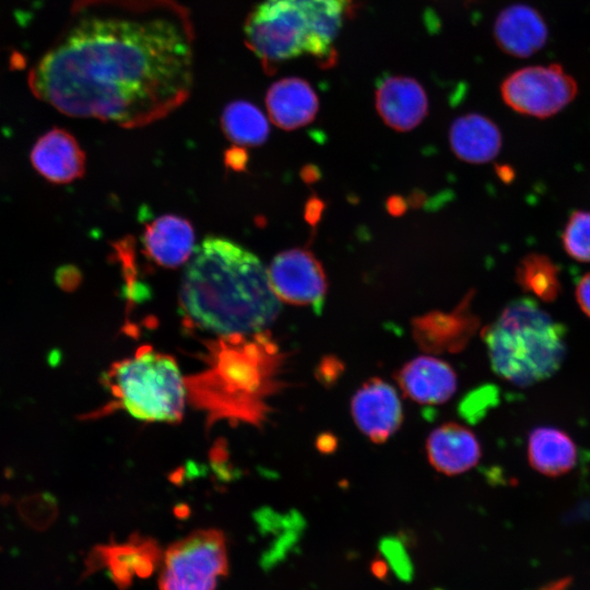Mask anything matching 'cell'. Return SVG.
I'll return each instance as SVG.
<instances>
[{
    "mask_svg": "<svg viewBox=\"0 0 590 590\" xmlns=\"http://www.w3.org/2000/svg\"><path fill=\"white\" fill-rule=\"evenodd\" d=\"M494 37L503 51L526 58L546 44L548 32L539 11L519 3L506 8L498 14L494 25Z\"/></svg>",
    "mask_w": 590,
    "mask_h": 590,
    "instance_id": "15",
    "label": "cell"
},
{
    "mask_svg": "<svg viewBox=\"0 0 590 590\" xmlns=\"http://www.w3.org/2000/svg\"><path fill=\"white\" fill-rule=\"evenodd\" d=\"M397 381L411 400L421 404H441L457 390V375L451 366L433 356H418L404 364Z\"/></svg>",
    "mask_w": 590,
    "mask_h": 590,
    "instance_id": "14",
    "label": "cell"
},
{
    "mask_svg": "<svg viewBox=\"0 0 590 590\" xmlns=\"http://www.w3.org/2000/svg\"><path fill=\"white\" fill-rule=\"evenodd\" d=\"M248 162L247 152L240 148H233L225 154V163L234 170H244Z\"/></svg>",
    "mask_w": 590,
    "mask_h": 590,
    "instance_id": "26",
    "label": "cell"
},
{
    "mask_svg": "<svg viewBox=\"0 0 590 590\" xmlns=\"http://www.w3.org/2000/svg\"><path fill=\"white\" fill-rule=\"evenodd\" d=\"M85 153L67 130L54 128L33 145L31 163L34 169L51 184H69L85 172Z\"/></svg>",
    "mask_w": 590,
    "mask_h": 590,
    "instance_id": "12",
    "label": "cell"
},
{
    "mask_svg": "<svg viewBox=\"0 0 590 590\" xmlns=\"http://www.w3.org/2000/svg\"><path fill=\"white\" fill-rule=\"evenodd\" d=\"M141 240L144 253L155 264L167 269L188 262L196 247L193 226L175 214L158 216L146 224Z\"/></svg>",
    "mask_w": 590,
    "mask_h": 590,
    "instance_id": "13",
    "label": "cell"
},
{
    "mask_svg": "<svg viewBox=\"0 0 590 590\" xmlns=\"http://www.w3.org/2000/svg\"><path fill=\"white\" fill-rule=\"evenodd\" d=\"M563 243L570 257L578 261L590 262V212L573 213L565 227Z\"/></svg>",
    "mask_w": 590,
    "mask_h": 590,
    "instance_id": "22",
    "label": "cell"
},
{
    "mask_svg": "<svg viewBox=\"0 0 590 590\" xmlns=\"http://www.w3.org/2000/svg\"><path fill=\"white\" fill-rule=\"evenodd\" d=\"M449 139L453 153L473 164L491 161L502 146L499 129L491 119L480 114L457 118L450 127Z\"/></svg>",
    "mask_w": 590,
    "mask_h": 590,
    "instance_id": "18",
    "label": "cell"
},
{
    "mask_svg": "<svg viewBox=\"0 0 590 590\" xmlns=\"http://www.w3.org/2000/svg\"><path fill=\"white\" fill-rule=\"evenodd\" d=\"M160 590H214L228 570L224 534L197 530L174 542L162 558Z\"/></svg>",
    "mask_w": 590,
    "mask_h": 590,
    "instance_id": "7",
    "label": "cell"
},
{
    "mask_svg": "<svg viewBox=\"0 0 590 590\" xmlns=\"http://www.w3.org/2000/svg\"><path fill=\"white\" fill-rule=\"evenodd\" d=\"M205 346L203 369L185 378L188 401L205 413L209 423L259 424L276 387L275 343L263 331L215 337Z\"/></svg>",
    "mask_w": 590,
    "mask_h": 590,
    "instance_id": "3",
    "label": "cell"
},
{
    "mask_svg": "<svg viewBox=\"0 0 590 590\" xmlns=\"http://www.w3.org/2000/svg\"><path fill=\"white\" fill-rule=\"evenodd\" d=\"M269 280L281 302L322 307L327 280L323 268L308 250L294 248L276 255L270 263Z\"/></svg>",
    "mask_w": 590,
    "mask_h": 590,
    "instance_id": "9",
    "label": "cell"
},
{
    "mask_svg": "<svg viewBox=\"0 0 590 590\" xmlns=\"http://www.w3.org/2000/svg\"><path fill=\"white\" fill-rule=\"evenodd\" d=\"M520 286L545 302L554 300L560 291L558 270L546 257L531 253L524 257L517 269Z\"/></svg>",
    "mask_w": 590,
    "mask_h": 590,
    "instance_id": "21",
    "label": "cell"
},
{
    "mask_svg": "<svg viewBox=\"0 0 590 590\" xmlns=\"http://www.w3.org/2000/svg\"><path fill=\"white\" fill-rule=\"evenodd\" d=\"M185 324L215 337L263 332L281 311L261 260L234 240L209 236L182 273Z\"/></svg>",
    "mask_w": 590,
    "mask_h": 590,
    "instance_id": "2",
    "label": "cell"
},
{
    "mask_svg": "<svg viewBox=\"0 0 590 590\" xmlns=\"http://www.w3.org/2000/svg\"><path fill=\"white\" fill-rule=\"evenodd\" d=\"M104 384L121 408L138 420L176 423L188 401L185 377L175 358L150 346L115 362Z\"/></svg>",
    "mask_w": 590,
    "mask_h": 590,
    "instance_id": "5",
    "label": "cell"
},
{
    "mask_svg": "<svg viewBox=\"0 0 590 590\" xmlns=\"http://www.w3.org/2000/svg\"><path fill=\"white\" fill-rule=\"evenodd\" d=\"M571 582L570 578H562L559 580L553 581L539 590H567Z\"/></svg>",
    "mask_w": 590,
    "mask_h": 590,
    "instance_id": "27",
    "label": "cell"
},
{
    "mask_svg": "<svg viewBox=\"0 0 590 590\" xmlns=\"http://www.w3.org/2000/svg\"><path fill=\"white\" fill-rule=\"evenodd\" d=\"M266 105L272 122L284 130L308 125L319 108L318 97L311 85L295 76L272 83L266 95Z\"/></svg>",
    "mask_w": 590,
    "mask_h": 590,
    "instance_id": "17",
    "label": "cell"
},
{
    "mask_svg": "<svg viewBox=\"0 0 590 590\" xmlns=\"http://www.w3.org/2000/svg\"><path fill=\"white\" fill-rule=\"evenodd\" d=\"M432 590H444V589H440V588H435V589H432Z\"/></svg>",
    "mask_w": 590,
    "mask_h": 590,
    "instance_id": "28",
    "label": "cell"
},
{
    "mask_svg": "<svg viewBox=\"0 0 590 590\" xmlns=\"http://www.w3.org/2000/svg\"><path fill=\"white\" fill-rule=\"evenodd\" d=\"M225 135L237 145L258 146L269 135V122L252 103L238 99L225 106L221 116Z\"/></svg>",
    "mask_w": 590,
    "mask_h": 590,
    "instance_id": "20",
    "label": "cell"
},
{
    "mask_svg": "<svg viewBox=\"0 0 590 590\" xmlns=\"http://www.w3.org/2000/svg\"><path fill=\"white\" fill-rule=\"evenodd\" d=\"M573 76L557 63L521 68L502 83L504 102L514 110L539 118L560 111L577 95Z\"/></svg>",
    "mask_w": 590,
    "mask_h": 590,
    "instance_id": "8",
    "label": "cell"
},
{
    "mask_svg": "<svg viewBox=\"0 0 590 590\" xmlns=\"http://www.w3.org/2000/svg\"><path fill=\"white\" fill-rule=\"evenodd\" d=\"M576 297L582 311L590 317V272L579 281Z\"/></svg>",
    "mask_w": 590,
    "mask_h": 590,
    "instance_id": "25",
    "label": "cell"
},
{
    "mask_svg": "<svg viewBox=\"0 0 590 590\" xmlns=\"http://www.w3.org/2000/svg\"><path fill=\"white\" fill-rule=\"evenodd\" d=\"M381 559L397 578L410 581L414 575L411 557L403 543L396 538H386L379 544Z\"/></svg>",
    "mask_w": 590,
    "mask_h": 590,
    "instance_id": "23",
    "label": "cell"
},
{
    "mask_svg": "<svg viewBox=\"0 0 590 590\" xmlns=\"http://www.w3.org/2000/svg\"><path fill=\"white\" fill-rule=\"evenodd\" d=\"M528 458L531 467L547 476L569 472L577 461V449L571 438L554 427H539L529 436Z\"/></svg>",
    "mask_w": 590,
    "mask_h": 590,
    "instance_id": "19",
    "label": "cell"
},
{
    "mask_svg": "<svg viewBox=\"0 0 590 590\" xmlns=\"http://www.w3.org/2000/svg\"><path fill=\"white\" fill-rule=\"evenodd\" d=\"M82 279L80 271L73 266H63L56 272V282L64 291H73Z\"/></svg>",
    "mask_w": 590,
    "mask_h": 590,
    "instance_id": "24",
    "label": "cell"
},
{
    "mask_svg": "<svg viewBox=\"0 0 590 590\" xmlns=\"http://www.w3.org/2000/svg\"><path fill=\"white\" fill-rule=\"evenodd\" d=\"M351 413L369 440L381 444L401 426L403 410L397 390L380 378H370L354 393Z\"/></svg>",
    "mask_w": 590,
    "mask_h": 590,
    "instance_id": "10",
    "label": "cell"
},
{
    "mask_svg": "<svg viewBox=\"0 0 590 590\" xmlns=\"http://www.w3.org/2000/svg\"><path fill=\"white\" fill-rule=\"evenodd\" d=\"M376 108L386 125L397 131H410L418 126L428 111L423 86L404 75L387 74L377 80Z\"/></svg>",
    "mask_w": 590,
    "mask_h": 590,
    "instance_id": "11",
    "label": "cell"
},
{
    "mask_svg": "<svg viewBox=\"0 0 590 590\" xmlns=\"http://www.w3.org/2000/svg\"><path fill=\"white\" fill-rule=\"evenodd\" d=\"M426 453L435 470L456 475L467 472L479 462L481 446L476 436L467 427L446 423L428 435Z\"/></svg>",
    "mask_w": 590,
    "mask_h": 590,
    "instance_id": "16",
    "label": "cell"
},
{
    "mask_svg": "<svg viewBox=\"0 0 590 590\" xmlns=\"http://www.w3.org/2000/svg\"><path fill=\"white\" fill-rule=\"evenodd\" d=\"M193 70V25L178 0H76L28 84L64 115L138 128L188 99Z\"/></svg>",
    "mask_w": 590,
    "mask_h": 590,
    "instance_id": "1",
    "label": "cell"
},
{
    "mask_svg": "<svg viewBox=\"0 0 590 590\" xmlns=\"http://www.w3.org/2000/svg\"><path fill=\"white\" fill-rule=\"evenodd\" d=\"M243 33L246 46L267 73L304 54L320 60L304 0H262L248 13Z\"/></svg>",
    "mask_w": 590,
    "mask_h": 590,
    "instance_id": "6",
    "label": "cell"
},
{
    "mask_svg": "<svg viewBox=\"0 0 590 590\" xmlns=\"http://www.w3.org/2000/svg\"><path fill=\"white\" fill-rule=\"evenodd\" d=\"M493 370L520 387L554 375L565 352L564 327L532 299H517L483 331Z\"/></svg>",
    "mask_w": 590,
    "mask_h": 590,
    "instance_id": "4",
    "label": "cell"
}]
</instances>
